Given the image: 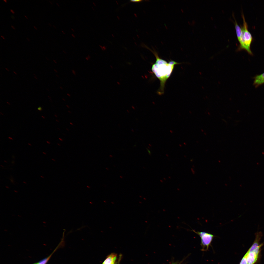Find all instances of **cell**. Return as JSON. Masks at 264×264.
Returning <instances> with one entry per match:
<instances>
[{
	"label": "cell",
	"mask_w": 264,
	"mask_h": 264,
	"mask_svg": "<svg viewBox=\"0 0 264 264\" xmlns=\"http://www.w3.org/2000/svg\"><path fill=\"white\" fill-rule=\"evenodd\" d=\"M24 16H25V17H26V18L27 19H28V18H27V17H26V15H24Z\"/></svg>",
	"instance_id": "25"
},
{
	"label": "cell",
	"mask_w": 264,
	"mask_h": 264,
	"mask_svg": "<svg viewBox=\"0 0 264 264\" xmlns=\"http://www.w3.org/2000/svg\"><path fill=\"white\" fill-rule=\"evenodd\" d=\"M28 144L30 146L32 145L29 143H28Z\"/></svg>",
	"instance_id": "31"
},
{
	"label": "cell",
	"mask_w": 264,
	"mask_h": 264,
	"mask_svg": "<svg viewBox=\"0 0 264 264\" xmlns=\"http://www.w3.org/2000/svg\"></svg>",
	"instance_id": "42"
},
{
	"label": "cell",
	"mask_w": 264,
	"mask_h": 264,
	"mask_svg": "<svg viewBox=\"0 0 264 264\" xmlns=\"http://www.w3.org/2000/svg\"><path fill=\"white\" fill-rule=\"evenodd\" d=\"M41 116L43 118H44V119L45 118V117H44L43 116Z\"/></svg>",
	"instance_id": "22"
},
{
	"label": "cell",
	"mask_w": 264,
	"mask_h": 264,
	"mask_svg": "<svg viewBox=\"0 0 264 264\" xmlns=\"http://www.w3.org/2000/svg\"><path fill=\"white\" fill-rule=\"evenodd\" d=\"M142 45L152 52L156 57L155 62L152 65L151 70L160 81V86L157 93L158 95H161L164 93L166 82L170 76L175 65L181 63L172 60L167 62L160 58L157 53L154 49L152 50L144 44Z\"/></svg>",
	"instance_id": "1"
},
{
	"label": "cell",
	"mask_w": 264,
	"mask_h": 264,
	"mask_svg": "<svg viewBox=\"0 0 264 264\" xmlns=\"http://www.w3.org/2000/svg\"><path fill=\"white\" fill-rule=\"evenodd\" d=\"M71 35H72V36H73V37H74V38L75 37V36H74V34H72Z\"/></svg>",
	"instance_id": "18"
},
{
	"label": "cell",
	"mask_w": 264,
	"mask_h": 264,
	"mask_svg": "<svg viewBox=\"0 0 264 264\" xmlns=\"http://www.w3.org/2000/svg\"><path fill=\"white\" fill-rule=\"evenodd\" d=\"M1 37L3 39H5V38H4V37L3 36H2V35H1Z\"/></svg>",
	"instance_id": "16"
},
{
	"label": "cell",
	"mask_w": 264,
	"mask_h": 264,
	"mask_svg": "<svg viewBox=\"0 0 264 264\" xmlns=\"http://www.w3.org/2000/svg\"><path fill=\"white\" fill-rule=\"evenodd\" d=\"M57 249V248H56L55 249V250L54 251L53 253H52L50 255V256H49L48 257H47L46 258H45L43 259V260H41L38 263V264H46V263H47V262L48 260H49V259H50V257H51V256L52 255V254L55 251V250H56Z\"/></svg>",
	"instance_id": "7"
},
{
	"label": "cell",
	"mask_w": 264,
	"mask_h": 264,
	"mask_svg": "<svg viewBox=\"0 0 264 264\" xmlns=\"http://www.w3.org/2000/svg\"><path fill=\"white\" fill-rule=\"evenodd\" d=\"M117 255L114 253H112L108 255L102 264H115L116 259Z\"/></svg>",
	"instance_id": "5"
},
{
	"label": "cell",
	"mask_w": 264,
	"mask_h": 264,
	"mask_svg": "<svg viewBox=\"0 0 264 264\" xmlns=\"http://www.w3.org/2000/svg\"><path fill=\"white\" fill-rule=\"evenodd\" d=\"M8 138L9 139H11V140H13V139L12 138H11V137H8Z\"/></svg>",
	"instance_id": "15"
},
{
	"label": "cell",
	"mask_w": 264,
	"mask_h": 264,
	"mask_svg": "<svg viewBox=\"0 0 264 264\" xmlns=\"http://www.w3.org/2000/svg\"><path fill=\"white\" fill-rule=\"evenodd\" d=\"M55 115L56 117H57V116H56V115Z\"/></svg>",
	"instance_id": "38"
},
{
	"label": "cell",
	"mask_w": 264,
	"mask_h": 264,
	"mask_svg": "<svg viewBox=\"0 0 264 264\" xmlns=\"http://www.w3.org/2000/svg\"><path fill=\"white\" fill-rule=\"evenodd\" d=\"M0 113H1V114H2V115H3V114H2V113H1V112H0Z\"/></svg>",
	"instance_id": "36"
},
{
	"label": "cell",
	"mask_w": 264,
	"mask_h": 264,
	"mask_svg": "<svg viewBox=\"0 0 264 264\" xmlns=\"http://www.w3.org/2000/svg\"><path fill=\"white\" fill-rule=\"evenodd\" d=\"M26 39L29 41H30L28 37L26 38Z\"/></svg>",
	"instance_id": "17"
},
{
	"label": "cell",
	"mask_w": 264,
	"mask_h": 264,
	"mask_svg": "<svg viewBox=\"0 0 264 264\" xmlns=\"http://www.w3.org/2000/svg\"><path fill=\"white\" fill-rule=\"evenodd\" d=\"M191 228L192 230H189L194 232L198 235L200 238V245L202 248L201 251H208L209 246L211 245L215 236L211 233L205 231H196Z\"/></svg>",
	"instance_id": "4"
},
{
	"label": "cell",
	"mask_w": 264,
	"mask_h": 264,
	"mask_svg": "<svg viewBox=\"0 0 264 264\" xmlns=\"http://www.w3.org/2000/svg\"><path fill=\"white\" fill-rule=\"evenodd\" d=\"M62 33H63L64 34H65V33L64 32H63V31H62Z\"/></svg>",
	"instance_id": "28"
},
{
	"label": "cell",
	"mask_w": 264,
	"mask_h": 264,
	"mask_svg": "<svg viewBox=\"0 0 264 264\" xmlns=\"http://www.w3.org/2000/svg\"><path fill=\"white\" fill-rule=\"evenodd\" d=\"M59 140H61V141H62V139H61V138H59Z\"/></svg>",
	"instance_id": "29"
},
{
	"label": "cell",
	"mask_w": 264,
	"mask_h": 264,
	"mask_svg": "<svg viewBox=\"0 0 264 264\" xmlns=\"http://www.w3.org/2000/svg\"><path fill=\"white\" fill-rule=\"evenodd\" d=\"M37 109L40 111H41L42 110V108L40 106Z\"/></svg>",
	"instance_id": "10"
},
{
	"label": "cell",
	"mask_w": 264,
	"mask_h": 264,
	"mask_svg": "<svg viewBox=\"0 0 264 264\" xmlns=\"http://www.w3.org/2000/svg\"><path fill=\"white\" fill-rule=\"evenodd\" d=\"M53 26H54V27H55V28H55V26L54 25H53Z\"/></svg>",
	"instance_id": "39"
},
{
	"label": "cell",
	"mask_w": 264,
	"mask_h": 264,
	"mask_svg": "<svg viewBox=\"0 0 264 264\" xmlns=\"http://www.w3.org/2000/svg\"><path fill=\"white\" fill-rule=\"evenodd\" d=\"M264 83V73L259 75H257L254 77L253 84L257 87Z\"/></svg>",
	"instance_id": "6"
},
{
	"label": "cell",
	"mask_w": 264,
	"mask_h": 264,
	"mask_svg": "<svg viewBox=\"0 0 264 264\" xmlns=\"http://www.w3.org/2000/svg\"><path fill=\"white\" fill-rule=\"evenodd\" d=\"M10 11L13 14H14L15 12L12 9H11Z\"/></svg>",
	"instance_id": "12"
},
{
	"label": "cell",
	"mask_w": 264,
	"mask_h": 264,
	"mask_svg": "<svg viewBox=\"0 0 264 264\" xmlns=\"http://www.w3.org/2000/svg\"><path fill=\"white\" fill-rule=\"evenodd\" d=\"M49 2L51 4H52V5L53 4L52 3H51V2L50 1H49Z\"/></svg>",
	"instance_id": "30"
},
{
	"label": "cell",
	"mask_w": 264,
	"mask_h": 264,
	"mask_svg": "<svg viewBox=\"0 0 264 264\" xmlns=\"http://www.w3.org/2000/svg\"><path fill=\"white\" fill-rule=\"evenodd\" d=\"M56 4H57V5H58V6H59V4H58V3H56Z\"/></svg>",
	"instance_id": "32"
},
{
	"label": "cell",
	"mask_w": 264,
	"mask_h": 264,
	"mask_svg": "<svg viewBox=\"0 0 264 264\" xmlns=\"http://www.w3.org/2000/svg\"><path fill=\"white\" fill-rule=\"evenodd\" d=\"M5 69H6V70H7V71H9V69H8V68H5Z\"/></svg>",
	"instance_id": "23"
},
{
	"label": "cell",
	"mask_w": 264,
	"mask_h": 264,
	"mask_svg": "<svg viewBox=\"0 0 264 264\" xmlns=\"http://www.w3.org/2000/svg\"><path fill=\"white\" fill-rule=\"evenodd\" d=\"M71 29L73 31V32H74V30H73V29L72 28H71Z\"/></svg>",
	"instance_id": "33"
},
{
	"label": "cell",
	"mask_w": 264,
	"mask_h": 264,
	"mask_svg": "<svg viewBox=\"0 0 264 264\" xmlns=\"http://www.w3.org/2000/svg\"><path fill=\"white\" fill-rule=\"evenodd\" d=\"M262 236L261 232L256 233L254 242L246 253L248 264H254L258 259L260 248L263 245V243H260Z\"/></svg>",
	"instance_id": "3"
},
{
	"label": "cell",
	"mask_w": 264,
	"mask_h": 264,
	"mask_svg": "<svg viewBox=\"0 0 264 264\" xmlns=\"http://www.w3.org/2000/svg\"><path fill=\"white\" fill-rule=\"evenodd\" d=\"M66 106H67V107H68V108H69V106H68V105H66Z\"/></svg>",
	"instance_id": "37"
},
{
	"label": "cell",
	"mask_w": 264,
	"mask_h": 264,
	"mask_svg": "<svg viewBox=\"0 0 264 264\" xmlns=\"http://www.w3.org/2000/svg\"><path fill=\"white\" fill-rule=\"evenodd\" d=\"M7 103H8V104L9 105H10V103H9V102H7Z\"/></svg>",
	"instance_id": "27"
},
{
	"label": "cell",
	"mask_w": 264,
	"mask_h": 264,
	"mask_svg": "<svg viewBox=\"0 0 264 264\" xmlns=\"http://www.w3.org/2000/svg\"><path fill=\"white\" fill-rule=\"evenodd\" d=\"M11 27L13 29H14V30L15 29V27L13 26L12 25H11Z\"/></svg>",
	"instance_id": "14"
},
{
	"label": "cell",
	"mask_w": 264,
	"mask_h": 264,
	"mask_svg": "<svg viewBox=\"0 0 264 264\" xmlns=\"http://www.w3.org/2000/svg\"><path fill=\"white\" fill-rule=\"evenodd\" d=\"M33 27H34V28H35V29H36V30H37V28H36V27L35 26H33Z\"/></svg>",
	"instance_id": "21"
},
{
	"label": "cell",
	"mask_w": 264,
	"mask_h": 264,
	"mask_svg": "<svg viewBox=\"0 0 264 264\" xmlns=\"http://www.w3.org/2000/svg\"><path fill=\"white\" fill-rule=\"evenodd\" d=\"M13 72V73H14V74H16V75H17V73H16V72H15L14 71Z\"/></svg>",
	"instance_id": "20"
},
{
	"label": "cell",
	"mask_w": 264,
	"mask_h": 264,
	"mask_svg": "<svg viewBox=\"0 0 264 264\" xmlns=\"http://www.w3.org/2000/svg\"><path fill=\"white\" fill-rule=\"evenodd\" d=\"M242 16L243 21L242 26H240L242 30V33L240 38L238 40L239 45L237 50H245L251 55H253L251 49V45L253 39V37L248 29V26L246 22L242 12Z\"/></svg>",
	"instance_id": "2"
},
{
	"label": "cell",
	"mask_w": 264,
	"mask_h": 264,
	"mask_svg": "<svg viewBox=\"0 0 264 264\" xmlns=\"http://www.w3.org/2000/svg\"><path fill=\"white\" fill-rule=\"evenodd\" d=\"M11 18H12V19L13 20H14V19H15V18L12 15H11Z\"/></svg>",
	"instance_id": "13"
},
{
	"label": "cell",
	"mask_w": 264,
	"mask_h": 264,
	"mask_svg": "<svg viewBox=\"0 0 264 264\" xmlns=\"http://www.w3.org/2000/svg\"><path fill=\"white\" fill-rule=\"evenodd\" d=\"M180 264V263L178 264L177 262H174L172 264Z\"/></svg>",
	"instance_id": "11"
},
{
	"label": "cell",
	"mask_w": 264,
	"mask_h": 264,
	"mask_svg": "<svg viewBox=\"0 0 264 264\" xmlns=\"http://www.w3.org/2000/svg\"><path fill=\"white\" fill-rule=\"evenodd\" d=\"M247 258V255L245 253L241 259L239 264H248Z\"/></svg>",
	"instance_id": "8"
},
{
	"label": "cell",
	"mask_w": 264,
	"mask_h": 264,
	"mask_svg": "<svg viewBox=\"0 0 264 264\" xmlns=\"http://www.w3.org/2000/svg\"><path fill=\"white\" fill-rule=\"evenodd\" d=\"M3 0L5 2L7 3V1L6 0Z\"/></svg>",
	"instance_id": "19"
},
{
	"label": "cell",
	"mask_w": 264,
	"mask_h": 264,
	"mask_svg": "<svg viewBox=\"0 0 264 264\" xmlns=\"http://www.w3.org/2000/svg\"><path fill=\"white\" fill-rule=\"evenodd\" d=\"M46 142L48 144H50V143L49 142H48V141H46Z\"/></svg>",
	"instance_id": "26"
},
{
	"label": "cell",
	"mask_w": 264,
	"mask_h": 264,
	"mask_svg": "<svg viewBox=\"0 0 264 264\" xmlns=\"http://www.w3.org/2000/svg\"><path fill=\"white\" fill-rule=\"evenodd\" d=\"M49 25H50V26H51V24H50V23H49Z\"/></svg>",
	"instance_id": "34"
},
{
	"label": "cell",
	"mask_w": 264,
	"mask_h": 264,
	"mask_svg": "<svg viewBox=\"0 0 264 264\" xmlns=\"http://www.w3.org/2000/svg\"><path fill=\"white\" fill-rule=\"evenodd\" d=\"M70 123L72 125H73V124L72 123L70 122Z\"/></svg>",
	"instance_id": "35"
},
{
	"label": "cell",
	"mask_w": 264,
	"mask_h": 264,
	"mask_svg": "<svg viewBox=\"0 0 264 264\" xmlns=\"http://www.w3.org/2000/svg\"><path fill=\"white\" fill-rule=\"evenodd\" d=\"M56 121H57V122H59V121H57V120H56Z\"/></svg>",
	"instance_id": "40"
},
{
	"label": "cell",
	"mask_w": 264,
	"mask_h": 264,
	"mask_svg": "<svg viewBox=\"0 0 264 264\" xmlns=\"http://www.w3.org/2000/svg\"><path fill=\"white\" fill-rule=\"evenodd\" d=\"M143 1V0H131L130 2H139Z\"/></svg>",
	"instance_id": "9"
},
{
	"label": "cell",
	"mask_w": 264,
	"mask_h": 264,
	"mask_svg": "<svg viewBox=\"0 0 264 264\" xmlns=\"http://www.w3.org/2000/svg\"><path fill=\"white\" fill-rule=\"evenodd\" d=\"M43 153L44 154H45V153H44V152H43Z\"/></svg>",
	"instance_id": "41"
},
{
	"label": "cell",
	"mask_w": 264,
	"mask_h": 264,
	"mask_svg": "<svg viewBox=\"0 0 264 264\" xmlns=\"http://www.w3.org/2000/svg\"><path fill=\"white\" fill-rule=\"evenodd\" d=\"M36 77V76H34V77L36 79H37V78Z\"/></svg>",
	"instance_id": "24"
}]
</instances>
